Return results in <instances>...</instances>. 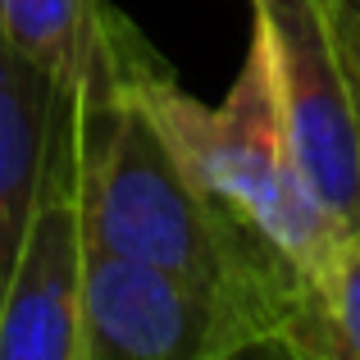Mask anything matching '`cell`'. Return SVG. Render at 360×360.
<instances>
[{
    "label": "cell",
    "instance_id": "ba28073f",
    "mask_svg": "<svg viewBox=\"0 0 360 360\" xmlns=\"http://www.w3.org/2000/svg\"><path fill=\"white\" fill-rule=\"evenodd\" d=\"M324 9H328V23H333L338 51H342L347 78H352L360 101V0H324Z\"/></svg>",
    "mask_w": 360,
    "mask_h": 360
},
{
    "label": "cell",
    "instance_id": "5b68a950",
    "mask_svg": "<svg viewBox=\"0 0 360 360\" xmlns=\"http://www.w3.org/2000/svg\"><path fill=\"white\" fill-rule=\"evenodd\" d=\"M69 119L73 96L14 41L0 37V292L32 201L41 192L46 160Z\"/></svg>",
    "mask_w": 360,
    "mask_h": 360
},
{
    "label": "cell",
    "instance_id": "6da1fadb",
    "mask_svg": "<svg viewBox=\"0 0 360 360\" xmlns=\"http://www.w3.org/2000/svg\"><path fill=\"white\" fill-rule=\"evenodd\" d=\"M119 87L146 110L178 165L196 187L246 229H255L274 251H283L301 274H319L342 229L328 219L297 169L283 119L274 37L260 9H251V46L219 105H205L150 55L146 41L132 46L119 69Z\"/></svg>",
    "mask_w": 360,
    "mask_h": 360
},
{
    "label": "cell",
    "instance_id": "277c9868",
    "mask_svg": "<svg viewBox=\"0 0 360 360\" xmlns=\"http://www.w3.org/2000/svg\"><path fill=\"white\" fill-rule=\"evenodd\" d=\"M82 338L87 360H214V301L82 233Z\"/></svg>",
    "mask_w": 360,
    "mask_h": 360
},
{
    "label": "cell",
    "instance_id": "8992f818",
    "mask_svg": "<svg viewBox=\"0 0 360 360\" xmlns=\"http://www.w3.org/2000/svg\"><path fill=\"white\" fill-rule=\"evenodd\" d=\"M0 37L41 64L73 101L115 87L141 41L105 0H0Z\"/></svg>",
    "mask_w": 360,
    "mask_h": 360
},
{
    "label": "cell",
    "instance_id": "3957f363",
    "mask_svg": "<svg viewBox=\"0 0 360 360\" xmlns=\"http://www.w3.org/2000/svg\"><path fill=\"white\" fill-rule=\"evenodd\" d=\"M0 360H87L73 119L46 160L41 192L32 201L0 292Z\"/></svg>",
    "mask_w": 360,
    "mask_h": 360
},
{
    "label": "cell",
    "instance_id": "52a82bcc",
    "mask_svg": "<svg viewBox=\"0 0 360 360\" xmlns=\"http://www.w3.org/2000/svg\"><path fill=\"white\" fill-rule=\"evenodd\" d=\"M278 352L301 360H360V229L342 233L324 269L306 278Z\"/></svg>",
    "mask_w": 360,
    "mask_h": 360
},
{
    "label": "cell",
    "instance_id": "7a4b0ae2",
    "mask_svg": "<svg viewBox=\"0 0 360 360\" xmlns=\"http://www.w3.org/2000/svg\"><path fill=\"white\" fill-rule=\"evenodd\" d=\"M274 37L283 119L306 187L342 233L360 229V101L324 0H251Z\"/></svg>",
    "mask_w": 360,
    "mask_h": 360
}]
</instances>
